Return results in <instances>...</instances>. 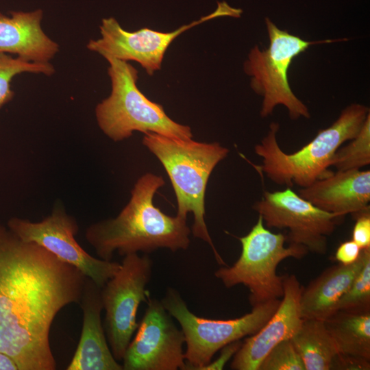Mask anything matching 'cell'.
Masks as SVG:
<instances>
[{
  "instance_id": "cell-27",
  "label": "cell",
  "mask_w": 370,
  "mask_h": 370,
  "mask_svg": "<svg viewBox=\"0 0 370 370\" xmlns=\"http://www.w3.org/2000/svg\"><path fill=\"white\" fill-rule=\"evenodd\" d=\"M369 361L361 358L338 354L332 362L331 369L367 370L370 369Z\"/></svg>"
},
{
  "instance_id": "cell-22",
  "label": "cell",
  "mask_w": 370,
  "mask_h": 370,
  "mask_svg": "<svg viewBox=\"0 0 370 370\" xmlns=\"http://www.w3.org/2000/svg\"><path fill=\"white\" fill-rule=\"evenodd\" d=\"M53 66L48 63H37L25 60L18 57L0 52V109L10 102L14 96L11 88V82L17 75L32 73L51 75Z\"/></svg>"
},
{
  "instance_id": "cell-6",
  "label": "cell",
  "mask_w": 370,
  "mask_h": 370,
  "mask_svg": "<svg viewBox=\"0 0 370 370\" xmlns=\"http://www.w3.org/2000/svg\"><path fill=\"white\" fill-rule=\"evenodd\" d=\"M238 239L242 247L238 259L217 270L215 277L227 288L246 286L252 306L282 298L283 276L277 274L278 265L288 258L301 259L308 251L297 245L285 247L284 234L271 232L260 216L249 233Z\"/></svg>"
},
{
  "instance_id": "cell-5",
  "label": "cell",
  "mask_w": 370,
  "mask_h": 370,
  "mask_svg": "<svg viewBox=\"0 0 370 370\" xmlns=\"http://www.w3.org/2000/svg\"><path fill=\"white\" fill-rule=\"evenodd\" d=\"M111 93L95 108L97 123L114 141L131 136L134 131L153 132L182 139L192 138L188 125L169 117L163 107L149 100L138 88V71L126 61L106 58Z\"/></svg>"
},
{
  "instance_id": "cell-8",
  "label": "cell",
  "mask_w": 370,
  "mask_h": 370,
  "mask_svg": "<svg viewBox=\"0 0 370 370\" xmlns=\"http://www.w3.org/2000/svg\"><path fill=\"white\" fill-rule=\"evenodd\" d=\"M269 47L261 51L252 48L244 63L245 73L251 77L253 90L263 97L260 115L272 114L278 105L284 106L289 117L297 120L309 119L308 107L292 91L288 80V70L294 58L311 45L335 42L334 40L307 41L279 29L269 18H265Z\"/></svg>"
},
{
  "instance_id": "cell-23",
  "label": "cell",
  "mask_w": 370,
  "mask_h": 370,
  "mask_svg": "<svg viewBox=\"0 0 370 370\" xmlns=\"http://www.w3.org/2000/svg\"><path fill=\"white\" fill-rule=\"evenodd\" d=\"M370 309V254L347 292L339 300L336 312L367 311Z\"/></svg>"
},
{
  "instance_id": "cell-2",
  "label": "cell",
  "mask_w": 370,
  "mask_h": 370,
  "mask_svg": "<svg viewBox=\"0 0 370 370\" xmlns=\"http://www.w3.org/2000/svg\"><path fill=\"white\" fill-rule=\"evenodd\" d=\"M164 184L161 176L143 175L116 217L87 228L86 238L99 258L110 261L115 252L124 256L139 251L147 254L160 248L175 252L188 247L190 230L186 219L169 216L153 204L155 193Z\"/></svg>"
},
{
  "instance_id": "cell-18",
  "label": "cell",
  "mask_w": 370,
  "mask_h": 370,
  "mask_svg": "<svg viewBox=\"0 0 370 370\" xmlns=\"http://www.w3.org/2000/svg\"><path fill=\"white\" fill-rule=\"evenodd\" d=\"M370 248L362 249L353 264H338L325 270L302 288L301 314L304 319L325 321L336 312L337 304L362 268Z\"/></svg>"
},
{
  "instance_id": "cell-10",
  "label": "cell",
  "mask_w": 370,
  "mask_h": 370,
  "mask_svg": "<svg viewBox=\"0 0 370 370\" xmlns=\"http://www.w3.org/2000/svg\"><path fill=\"white\" fill-rule=\"evenodd\" d=\"M253 209L261 217L266 227L285 230L286 243L320 255L326 253L328 236L345 217L321 210L290 187L264 191Z\"/></svg>"
},
{
  "instance_id": "cell-20",
  "label": "cell",
  "mask_w": 370,
  "mask_h": 370,
  "mask_svg": "<svg viewBox=\"0 0 370 370\" xmlns=\"http://www.w3.org/2000/svg\"><path fill=\"white\" fill-rule=\"evenodd\" d=\"M291 340L306 370L331 369L338 352L324 321L304 319Z\"/></svg>"
},
{
  "instance_id": "cell-4",
  "label": "cell",
  "mask_w": 370,
  "mask_h": 370,
  "mask_svg": "<svg viewBox=\"0 0 370 370\" xmlns=\"http://www.w3.org/2000/svg\"><path fill=\"white\" fill-rule=\"evenodd\" d=\"M143 144L162 163L170 178L177 203V216L194 214L192 232L212 248L219 264L227 266L217 251L205 220V194L209 177L229 150L218 143H199L153 132L145 134Z\"/></svg>"
},
{
  "instance_id": "cell-1",
  "label": "cell",
  "mask_w": 370,
  "mask_h": 370,
  "mask_svg": "<svg viewBox=\"0 0 370 370\" xmlns=\"http://www.w3.org/2000/svg\"><path fill=\"white\" fill-rule=\"evenodd\" d=\"M86 276L0 223V352L19 370H55L49 332L59 311L79 303Z\"/></svg>"
},
{
  "instance_id": "cell-3",
  "label": "cell",
  "mask_w": 370,
  "mask_h": 370,
  "mask_svg": "<svg viewBox=\"0 0 370 370\" xmlns=\"http://www.w3.org/2000/svg\"><path fill=\"white\" fill-rule=\"evenodd\" d=\"M369 114V108L364 105H349L330 127L320 130L312 140L292 153L282 150L276 138L280 125L271 123L267 134L255 146L256 153L262 159L258 170L278 185L310 186L333 173L329 168L336 151L356 136Z\"/></svg>"
},
{
  "instance_id": "cell-24",
  "label": "cell",
  "mask_w": 370,
  "mask_h": 370,
  "mask_svg": "<svg viewBox=\"0 0 370 370\" xmlns=\"http://www.w3.org/2000/svg\"><path fill=\"white\" fill-rule=\"evenodd\" d=\"M258 370H306L291 338L276 345L265 356Z\"/></svg>"
},
{
  "instance_id": "cell-21",
  "label": "cell",
  "mask_w": 370,
  "mask_h": 370,
  "mask_svg": "<svg viewBox=\"0 0 370 370\" xmlns=\"http://www.w3.org/2000/svg\"><path fill=\"white\" fill-rule=\"evenodd\" d=\"M370 164V114L356 137L334 154L330 166L336 171L360 169Z\"/></svg>"
},
{
  "instance_id": "cell-25",
  "label": "cell",
  "mask_w": 370,
  "mask_h": 370,
  "mask_svg": "<svg viewBox=\"0 0 370 370\" xmlns=\"http://www.w3.org/2000/svg\"><path fill=\"white\" fill-rule=\"evenodd\" d=\"M354 219L352 240L361 249L370 248V211L360 213Z\"/></svg>"
},
{
  "instance_id": "cell-14",
  "label": "cell",
  "mask_w": 370,
  "mask_h": 370,
  "mask_svg": "<svg viewBox=\"0 0 370 370\" xmlns=\"http://www.w3.org/2000/svg\"><path fill=\"white\" fill-rule=\"evenodd\" d=\"M284 293L280 303L268 321L242 343L230 367L234 370H258L268 353L280 342L297 332L304 319L301 314V286L294 275L283 276Z\"/></svg>"
},
{
  "instance_id": "cell-9",
  "label": "cell",
  "mask_w": 370,
  "mask_h": 370,
  "mask_svg": "<svg viewBox=\"0 0 370 370\" xmlns=\"http://www.w3.org/2000/svg\"><path fill=\"white\" fill-rule=\"evenodd\" d=\"M153 262L148 254L123 256L116 273L101 288L105 310L104 330L114 358L121 361L138 323L140 304L147 302V286L152 275Z\"/></svg>"
},
{
  "instance_id": "cell-19",
  "label": "cell",
  "mask_w": 370,
  "mask_h": 370,
  "mask_svg": "<svg viewBox=\"0 0 370 370\" xmlns=\"http://www.w3.org/2000/svg\"><path fill=\"white\" fill-rule=\"evenodd\" d=\"M324 321L338 354L370 360V310H339Z\"/></svg>"
},
{
  "instance_id": "cell-11",
  "label": "cell",
  "mask_w": 370,
  "mask_h": 370,
  "mask_svg": "<svg viewBox=\"0 0 370 370\" xmlns=\"http://www.w3.org/2000/svg\"><path fill=\"white\" fill-rule=\"evenodd\" d=\"M243 10L218 2L212 13L171 32H162L149 28L135 32L124 29L113 17L103 18L99 26L101 37L90 40L87 48L102 56L123 61L139 63L149 75L161 69L165 52L171 43L181 34L205 21L220 16L241 17Z\"/></svg>"
},
{
  "instance_id": "cell-15",
  "label": "cell",
  "mask_w": 370,
  "mask_h": 370,
  "mask_svg": "<svg viewBox=\"0 0 370 370\" xmlns=\"http://www.w3.org/2000/svg\"><path fill=\"white\" fill-rule=\"evenodd\" d=\"M297 194L321 210L354 218L370 211V171H336L299 188Z\"/></svg>"
},
{
  "instance_id": "cell-7",
  "label": "cell",
  "mask_w": 370,
  "mask_h": 370,
  "mask_svg": "<svg viewBox=\"0 0 370 370\" xmlns=\"http://www.w3.org/2000/svg\"><path fill=\"white\" fill-rule=\"evenodd\" d=\"M164 307L179 323L185 338V369L201 370L225 345L256 333L272 317L280 299L252 306L250 312L232 319H210L195 315L180 293L169 287L161 300Z\"/></svg>"
},
{
  "instance_id": "cell-17",
  "label": "cell",
  "mask_w": 370,
  "mask_h": 370,
  "mask_svg": "<svg viewBox=\"0 0 370 370\" xmlns=\"http://www.w3.org/2000/svg\"><path fill=\"white\" fill-rule=\"evenodd\" d=\"M42 11L0 12V52L15 54L25 60L48 63L59 51V45L42 30Z\"/></svg>"
},
{
  "instance_id": "cell-13",
  "label": "cell",
  "mask_w": 370,
  "mask_h": 370,
  "mask_svg": "<svg viewBox=\"0 0 370 370\" xmlns=\"http://www.w3.org/2000/svg\"><path fill=\"white\" fill-rule=\"evenodd\" d=\"M136 333L123 357V370H185L183 332L161 301L148 296Z\"/></svg>"
},
{
  "instance_id": "cell-28",
  "label": "cell",
  "mask_w": 370,
  "mask_h": 370,
  "mask_svg": "<svg viewBox=\"0 0 370 370\" xmlns=\"http://www.w3.org/2000/svg\"><path fill=\"white\" fill-rule=\"evenodd\" d=\"M242 342L239 340L225 345L221 349L222 350L221 352L220 356L214 361H211L210 363L203 367L201 370L223 369L227 362L232 356H234L236 352L238 350Z\"/></svg>"
},
{
  "instance_id": "cell-26",
  "label": "cell",
  "mask_w": 370,
  "mask_h": 370,
  "mask_svg": "<svg viewBox=\"0 0 370 370\" xmlns=\"http://www.w3.org/2000/svg\"><path fill=\"white\" fill-rule=\"evenodd\" d=\"M362 249L354 241H347L339 245L334 258L339 264L348 265L355 262L359 258Z\"/></svg>"
},
{
  "instance_id": "cell-16",
  "label": "cell",
  "mask_w": 370,
  "mask_h": 370,
  "mask_svg": "<svg viewBox=\"0 0 370 370\" xmlns=\"http://www.w3.org/2000/svg\"><path fill=\"white\" fill-rule=\"evenodd\" d=\"M83 312L81 336L67 370H123L109 347L101 314V288L86 278L81 300Z\"/></svg>"
},
{
  "instance_id": "cell-12",
  "label": "cell",
  "mask_w": 370,
  "mask_h": 370,
  "mask_svg": "<svg viewBox=\"0 0 370 370\" xmlns=\"http://www.w3.org/2000/svg\"><path fill=\"white\" fill-rule=\"evenodd\" d=\"M8 227L20 240L35 243L74 266L100 288L120 267L119 262L95 258L82 249L75 238L77 223L62 207L54 208L50 215L39 222L11 218Z\"/></svg>"
},
{
  "instance_id": "cell-29",
  "label": "cell",
  "mask_w": 370,
  "mask_h": 370,
  "mask_svg": "<svg viewBox=\"0 0 370 370\" xmlns=\"http://www.w3.org/2000/svg\"><path fill=\"white\" fill-rule=\"evenodd\" d=\"M0 370H19L15 361L8 355L0 352Z\"/></svg>"
}]
</instances>
